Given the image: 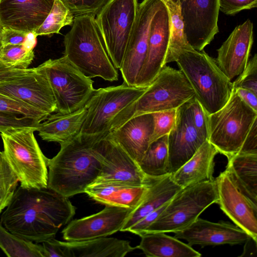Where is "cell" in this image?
Segmentation results:
<instances>
[{
    "label": "cell",
    "mask_w": 257,
    "mask_h": 257,
    "mask_svg": "<svg viewBox=\"0 0 257 257\" xmlns=\"http://www.w3.org/2000/svg\"><path fill=\"white\" fill-rule=\"evenodd\" d=\"M68 197L48 188L19 186L1 215L0 223L11 233L37 243L55 238L75 214Z\"/></svg>",
    "instance_id": "obj_1"
},
{
    "label": "cell",
    "mask_w": 257,
    "mask_h": 257,
    "mask_svg": "<svg viewBox=\"0 0 257 257\" xmlns=\"http://www.w3.org/2000/svg\"><path fill=\"white\" fill-rule=\"evenodd\" d=\"M105 137L79 134L60 144L57 155L48 160L47 188L68 198L84 193L100 175V141Z\"/></svg>",
    "instance_id": "obj_2"
},
{
    "label": "cell",
    "mask_w": 257,
    "mask_h": 257,
    "mask_svg": "<svg viewBox=\"0 0 257 257\" xmlns=\"http://www.w3.org/2000/svg\"><path fill=\"white\" fill-rule=\"evenodd\" d=\"M95 17H74L71 29L64 36V56L90 78L117 81L118 72L107 54Z\"/></svg>",
    "instance_id": "obj_3"
},
{
    "label": "cell",
    "mask_w": 257,
    "mask_h": 257,
    "mask_svg": "<svg viewBox=\"0 0 257 257\" xmlns=\"http://www.w3.org/2000/svg\"><path fill=\"white\" fill-rule=\"evenodd\" d=\"M172 62L177 63L208 115L218 110L227 102L233 89L232 82L216 60L204 51L193 48L180 50L172 57Z\"/></svg>",
    "instance_id": "obj_4"
},
{
    "label": "cell",
    "mask_w": 257,
    "mask_h": 257,
    "mask_svg": "<svg viewBox=\"0 0 257 257\" xmlns=\"http://www.w3.org/2000/svg\"><path fill=\"white\" fill-rule=\"evenodd\" d=\"M194 96L183 73L165 65L145 91L115 117L110 132L136 116L177 109Z\"/></svg>",
    "instance_id": "obj_5"
},
{
    "label": "cell",
    "mask_w": 257,
    "mask_h": 257,
    "mask_svg": "<svg viewBox=\"0 0 257 257\" xmlns=\"http://www.w3.org/2000/svg\"><path fill=\"white\" fill-rule=\"evenodd\" d=\"M36 128H17L1 133L2 152L23 188H47L48 158L35 138Z\"/></svg>",
    "instance_id": "obj_6"
},
{
    "label": "cell",
    "mask_w": 257,
    "mask_h": 257,
    "mask_svg": "<svg viewBox=\"0 0 257 257\" xmlns=\"http://www.w3.org/2000/svg\"><path fill=\"white\" fill-rule=\"evenodd\" d=\"M257 111L245 103L233 88L227 102L208 115V141L227 159L237 154L252 126Z\"/></svg>",
    "instance_id": "obj_7"
},
{
    "label": "cell",
    "mask_w": 257,
    "mask_h": 257,
    "mask_svg": "<svg viewBox=\"0 0 257 257\" xmlns=\"http://www.w3.org/2000/svg\"><path fill=\"white\" fill-rule=\"evenodd\" d=\"M218 200L215 178L182 188L141 236L148 233H174L183 230Z\"/></svg>",
    "instance_id": "obj_8"
},
{
    "label": "cell",
    "mask_w": 257,
    "mask_h": 257,
    "mask_svg": "<svg viewBox=\"0 0 257 257\" xmlns=\"http://www.w3.org/2000/svg\"><path fill=\"white\" fill-rule=\"evenodd\" d=\"M45 73L54 95L56 112L68 114L85 106L95 89L93 81L65 56L50 59L39 66Z\"/></svg>",
    "instance_id": "obj_9"
},
{
    "label": "cell",
    "mask_w": 257,
    "mask_h": 257,
    "mask_svg": "<svg viewBox=\"0 0 257 257\" xmlns=\"http://www.w3.org/2000/svg\"><path fill=\"white\" fill-rule=\"evenodd\" d=\"M138 0H108L95 17L114 67H121L139 10Z\"/></svg>",
    "instance_id": "obj_10"
},
{
    "label": "cell",
    "mask_w": 257,
    "mask_h": 257,
    "mask_svg": "<svg viewBox=\"0 0 257 257\" xmlns=\"http://www.w3.org/2000/svg\"><path fill=\"white\" fill-rule=\"evenodd\" d=\"M146 88L130 86L123 82L95 89L85 105L87 114L80 134L106 136L117 114L136 100Z\"/></svg>",
    "instance_id": "obj_11"
},
{
    "label": "cell",
    "mask_w": 257,
    "mask_h": 257,
    "mask_svg": "<svg viewBox=\"0 0 257 257\" xmlns=\"http://www.w3.org/2000/svg\"><path fill=\"white\" fill-rule=\"evenodd\" d=\"M190 45L202 51L219 31V0H178Z\"/></svg>",
    "instance_id": "obj_12"
},
{
    "label": "cell",
    "mask_w": 257,
    "mask_h": 257,
    "mask_svg": "<svg viewBox=\"0 0 257 257\" xmlns=\"http://www.w3.org/2000/svg\"><path fill=\"white\" fill-rule=\"evenodd\" d=\"M0 92L50 115L56 112V102L43 70L38 66L12 79L0 81Z\"/></svg>",
    "instance_id": "obj_13"
},
{
    "label": "cell",
    "mask_w": 257,
    "mask_h": 257,
    "mask_svg": "<svg viewBox=\"0 0 257 257\" xmlns=\"http://www.w3.org/2000/svg\"><path fill=\"white\" fill-rule=\"evenodd\" d=\"M161 3V0H143L139 4L137 20L119 69L123 82L128 86H136L147 53L151 22Z\"/></svg>",
    "instance_id": "obj_14"
},
{
    "label": "cell",
    "mask_w": 257,
    "mask_h": 257,
    "mask_svg": "<svg viewBox=\"0 0 257 257\" xmlns=\"http://www.w3.org/2000/svg\"><path fill=\"white\" fill-rule=\"evenodd\" d=\"M134 210L105 205L96 213L71 220L62 231L63 238L67 241H78L110 235L120 231Z\"/></svg>",
    "instance_id": "obj_15"
},
{
    "label": "cell",
    "mask_w": 257,
    "mask_h": 257,
    "mask_svg": "<svg viewBox=\"0 0 257 257\" xmlns=\"http://www.w3.org/2000/svg\"><path fill=\"white\" fill-rule=\"evenodd\" d=\"M218 200L223 212L256 243L257 204L244 194L224 171L215 178Z\"/></svg>",
    "instance_id": "obj_16"
},
{
    "label": "cell",
    "mask_w": 257,
    "mask_h": 257,
    "mask_svg": "<svg viewBox=\"0 0 257 257\" xmlns=\"http://www.w3.org/2000/svg\"><path fill=\"white\" fill-rule=\"evenodd\" d=\"M101 170L96 181L149 185L154 180L146 176L138 163L107 135L100 141Z\"/></svg>",
    "instance_id": "obj_17"
},
{
    "label": "cell",
    "mask_w": 257,
    "mask_h": 257,
    "mask_svg": "<svg viewBox=\"0 0 257 257\" xmlns=\"http://www.w3.org/2000/svg\"><path fill=\"white\" fill-rule=\"evenodd\" d=\"M188 101L177 109L175 124L168 135L167 172L170 174L175 173L207 141L194 125Z\"/></svg>",
    "instance_id": "obj_18"
},
{
    "label": "cell",
    "mask_w": 257,
    "mask_h": 257,
    "mask_svg": "<svg viewBox=\"0 0 257 257\" xmlns=\"http://www.w3.org/2000/svg\"><path fill=\"white\" fill-rule=\"evenodd\" d=\"M169 36V15L166 7L161 1L151 22L147 53L138 76L136 87H148L164 66Z\"/></svg>",
    "instance_id": "obj_19"
},
{
    "label": "cell",
    "mask_w": 257,
    "mask_h": 257,
    "mask_svg": "<svg viewBox=\"0 0 257 257\" xmlns=\"http://www.w3.org/2000/svg\"><path fill=\"white\" fill-rule=\"evenodd\" d=\"M174 237L188 244L201 246L246 243L251 239L244 230L228 222H213L199 217L186 228L174 232Z\"/></svg>",
    "instance_id": "obj_20"
},
{
    "label": "cell",
    "mask_w": 257,
    "mask_h": 257,
    "mask_svg": "<svg viewBox=\"0 0 257 257\" xmlns=\"http://www.w3.org/2000/svg\"><path fill=\"white\" fill-rule=\"evenodd\" d=\"M253 42V25L249 19L236 26L217 49L216 63L231 81L245 69Z\"/></svg>",
    "instance_id": "obj_21"
},
{
    "label": "cell",
    "mask_w": 257,
    "mask_h": 257,
    "mask_svg": "<svg viewBox=\"0 0 257 257\" xmlns=\"http://www.w3.org/2000/svg\"><path fill=\"white\" fill-rule=\"evenodd\" d=\"M54 0H0V23L4 29L34 33L50 13Z\"/></svg>",
    "instance_id": "obj_22"
},
{
    "label": "cell",
    "mask_w": 257,
    "mask_h": 257,
    "mask_svg": "<svg viewBox=\"0 0 257 257\" xmlns=\"http://www.w3.org/2000/svg\"><path fill=\"white\" fill-rule=\"evenodd\" d=\"M154 126L153 114L145 113L130 118L107 135L139 164L151 144Z\"/></svg>",
    "instance_id": "obj_23"
},
{
    "label": "cell",
    "mask_w": 257,
    "mask_h": 257,
    "mask_svg": "<svg viewBox=\"0 0 257 257\" xmlns=\"http://www.w3.org/2000/svg\"><path fill=\"white\" fill-rule=\"evenodd\" d=\"M149 185H136L116 181H96L84 193L105 205L135 209L145 196Z\"/></svg>",
    "instance_id": "obj_24"
},
{
    "label": "cell",
    "mask_w": 257,
    "mask_h": 257,
    "mask_svg": "<svg viewBox=\"0 0 257 257\" xmlns=\"http://www.w3.org/2000/svg\"><path fill=\"white\" fill-rule=\"evenodd\" d=\"M218 153L208 140L205 141L191 158L171 174L173 180L182 188L213 180L214 158Z\"/></svg>",
    "instance_id": "obj_25"
},
{
    "label": "cell",
    "mask_w": 257,
    "mask_h": 257,
    "mask_svg": "<svg viewBox=\"0 0 257 257\" xmlns=\"http://www.w3.org/2000/svg\"><path fill=\"white\" fill-rule=\"evenodd\" d=\"M59 242L66 257H123L136 249L127 240L106 236Z\"/></svg>",
    "instance_id": "obj_26"
},
{
    "label": "cell",
    "mask_w": 257,
    "mask_h": 257,
    "mask_svg": "<svg viewBox=\"0 0 257 257\" xmlns=\"http://www.w3.org/2000/svg\"><path fill=\"white\" fill-rule=\"evenodd\" d=\"M86 114L85 106L68 114H51L38 124L36 131L43 140L62 144L80 134Z\"/></svg>",
    "instance_id": "obj_27"
},
{
    "label": "cell",
    "mask_w": 257,
    "mask_h": 257,
    "mask_svg": "<svg viewBox=\"0 0 257 257\" xmlns=\"http://www.w3.org/2000/svg\"><path fill=\"white\" fill-rule=\"evenodd\" d=\"M181 189L173 180L171 174L154 180L149 185L143 200L132 212L120 231H127L136 222L169 201Z\"/></svg>",
    "instance_id": "obj_28"
},
{
    "label": "cell",
    "mask_w": 257,
    "mask_h": 257,
    "mask_svg": "<svg viewBox=\"0 0 257 257\" xmlns=\"http://www.w3.org/2000/svg\"><path fill=\"white\" fill-rule=\"evenodd\" d=\"M227 160L224 171L238 189L257 204V154L237 153Z\"/></svg>",
    "instance_id": "obj_29"
},
{
    "label": "cell",
    "mask_w": 257,
    "mask_h": 257,
    "mask_svg": "<svg viewBox=\"0 0 257 257\" xmlns=\"http://www.w3.org/2000/svg\"><path fill=\"white\" fill-rule=\"evenodd\" d=\"M136 248L148 257H200L201 254L191 246L163 232L146 233L140 236Z\"/></svg>",
    "instance_id": "obj_30"
},
{
    "label": "cell",
    "mask_w": 257,
    "mask_h": 257,
    "mask_svg": "<svg viewBox=\"0 0 257 257\" xmlns=\"http://www.w3.org/2000/svg\"><path fill=\"white\" fill-rule=\"evenodd\" d=\"M166 7L170 18V36L164 65L170 63L172 57L179 51L193 48L189 44L185 32V26L178 0H161Z\"/></svg>",
    "instance_id": "obj_31"
},
{
    "label": "cell",
    "mask_w": 257,
    "mask_h": 257,
    "mask_svg": "<svg viewBox=\"0 0 257 257\" xmlns=\"http://www.w3.org/2000/svg\"><path fill=\"white\" fill-rule=\"evenodd\" d=\"M168 163V135H165L150 144L139 165L148 177L159 179L169 174Z\"/></svg>",
    "instance_id": "obj_32"
},
{
    "label": "cell",
    "mask_w": 257,
    "mask_h": 257,
    "mask_svg": "<svg viewBox=\"0 0 257 257\" xmlns=\"http://www.w3.org/2000/svg\"><path fill=\"white\" fill-rule=\"evenodd\" d=\"M0 248L10 257H44L42 245L11 233L1 223Z\"/></svg>",
    "instance_id": "obj_33"
},
{
    "label": "cell",
    "mask_w": 257,
    "mask_h": 257,
    "mask_svg": "<svg viewBox=\"0 0 257 257\" xmlns=\"http://www.w3.org/2000/svg\"><path fill=\"white\" fill-rule=\"evenodd\" d=\"M74 18L72 12L60 0H54L50 13L34 34L37 37L59 34L63 27L72 25Z\"/></svg>",
    "instance_id": "obj_34"
},
{
    "label": "cell",
    "mask_w": 257,
    "mask_h": 257,
    "mask_svg": "<svg viewBox=\"0 0 257 257\" xmlns=\"http://www.w3.org/2000/svg\"><path fill=\"white\" fill-rule=\"evenodd\" d=\"M34 48L27 41L22 45L4 46L0 52V59L11 67L28 69L34 58Z\"/></svg>",
    "instance_id": "obj_35"
},
{
    "label": "cell",
    "mask_w": 257,
    "mask_h": 257,
    "mask_svg": "<svg viewBox=\"0 0 257 257\" xmlns=\"http://www.w3.org/2000/svg\"><path fill=\"white\" fill-rule=\"evenodd\" d=\"M19 180L3 152L0 153V214L7 207L16 191Z\"/></svg>",
    "instance_id": "obj_36"
},
{
    "label": "cell",
    "mask_w": 257,
    "mask_h": 257,
    "mask_svg": "<svg viewBox=\"0 0 257 257\" xmlns=\"http://www.w3.org/2000/svg\"><path fill=\"white\" fill-rule=\"evenodd\" d=\"M0 112L25 116L40 123L49 116L25 103L1 92Z\"/></svg>",
    "instance_id": "obj_37"
},
{
    "label": "cell",
    "mask_w": 257,
    "mask_h": 257,
    "mask_svg": "<svg viewBox=\"0 0 257 257\" xmlns=\"http://www.w3.org/2000/svg\"><path fill=\"white\" fill-rule=\"evenodd\" d=\"M154 126L151 144L160 138L168 135L173 127L176 118L177 109L152 113Z\"/></svg>",
    "instance_id": "obj_38"
},
{
    "label": "cell",
    "mask_w": 257,
    "mask_h": 257,
    "mask_svg": "<svg viewBox=\"0 0 257 257\" xmlns=\"http://www.w3.org/2000/svg\"><path fill=\"white\" fill-rule=\"evenodd\" d=\"M233 88H242L257 95V55L248 60L244 70L232 82Z\"/></svg>",
    "instance_id": "obj_39"
},
{
    "label": "cell",
    "mask_w": 257,
    "mask_h": 257,
    "mask_svg": "<svg viewBox=\"0 0 257 257\" xmlns=\"http://www.w3.org/2000/svg\"><path fill=\"white\" fill-rule=\"evenodd\" d=\"M188 108L192 122L198 131L208 140V114L194 96L188 100Z\"/></svg>",
    "instance_id": "obj_40"
},
{
    "label": "cell",
    "mask_w": 257,
    "mask_h": 257,
    "mask_svg": "<svg viewBox=\"0 0 257 257\" xmlns=\"http://www.w3.org/2000/svg\"><path fill=\"white\" fill-rule=\"evenodd\" d=\"M74 16L91 14L94 16L108 0H60Z\"/></svg>",
    "instance_id": "obj_41"
},
{
    "label": "cell",
    "mask_w": 257,
    "mask_h": 257,
    "mask_svg": "<svg viewBox=\"0 0 257 257\" xmlns=\"http://www.w3.org/2000/svg\"><path fill=\"white\" fill-rule=\"evenodd\" d=\"M38 121L25 116L0 112V133L22 127H37Z\"/></svg>",
    "instance_id": "obj_42"
},
{
    "label": "cell",
    "mask_w": 257,
    "mask_h": 257,
    "mask_svg": "<svg viewBox=\"0 0 257 257\" xmlns=\"http://www.w3.org/2000/svg\"><path fill=\"white\" fill-rule=\"evenodd\" d=\"M219 11L227 15H234L244 10L255 8L257 0H219Z\"/></svg>",
    "instance_id": "obj_43"
},
{
    "label": "cell",
    "mask_w": 257,
    "mask_h": 257,
    "mask_svg": "<svg viewBox=\"0 0 257 257\" xmlns=\"http://www.w3.org/2000/svg\"><path fill=\"white\" fill-rule=\"evenodd\" d=\"M168 202L169 201L136 222L128 229L127 231L140 236L145 230L158 217L165 209Z\"/></svg>",
    "instance_id": "obj_44"
},
{
    "label": "cell",
    "mask_w": 257,
    "mask_h": 257,
    "mask_svg": "<svg viewBox=\"0 0 257 257\" xmlns=\"http://www.w3.org/2000/svg\"><path fill=\"white\" fill-rule=\"evenodd\" d=\"M29 34L13 29L3 28L2 32L3 46L23 44Z\"/></svg>",
    "instance_id": "obj_45"
},
{
    "label": "cell",
    "mask_w": 257,
    "mask_h": 257,
    "mask_svg": "<svg viewBox=\"0 0 257 257\" xmlns=\"http://www.w3.org/2000/svg\"><path fill=\"white\" fill-rule=\"evenodd\" d=\"M42 243L44 257H66L59 240L53 238Z\"/></svg>",
    "instance_id": "obj_46"
},
{
    "label": "cell",
    "mask_w": 257,
    "mask_h": 257,
    "mask_svg": "<svg viewBox=\"0 0 257 257\" xmlns=\"http://www.w3.org/2000/svg\"><path fill=\"white\" fill-rule=\"evenodd\" d=\"M238 153L257 154V121L252 126Z\"/></svg>",
    "instance_id": "obj_47"
},
{
    "label": "cell",
    "mask_w": 257,
    "mask_h": 257,
    "mask_svg": "<svg viewBox=\"0 0 257 257\" xmlns=\"http://www.w3.org/2000/svg\"><path fill=\"white\" fill-rule=\"evenodd\" d=\"M31 68L23 69L11 67L0 59V81L12 79L23 75L30 71Z\"/></svg>",
    "instance_id": "obj_48"
},
{
    "label": "cell",
    "mask_w": 257,
    "mask_h": 257,
    "mask_svg": "<svg viewBox=\"0 0 257 257\" xmlns=\"http://www.w3.org/2000/svg\"><path fill=\"white\" fill-rule=\"evenodd\" d=\"M238 96L242 100L257 111V98L256 94L252 91L242 88H234Z\"/></svg>",
    "instance_id": "obj_49"
},
{
    "label": "cell",
    "mask_w": 257,
    "mask_h": 257,
    "mask_svg": "<svg viewBox=\"0 0 257 257\" xmlns=\"http://www.w3.org/2000/svg\"><path fill=\"white\" fill-rule=\"evenodd\" d=\"M3 30V27H2L1 23H0V52L3 47V44L2 42V32Z\"/></svg>",
    "instance_id": "obj_50"
},
{
    "label": "cell",
    "mask_w": 257,
    "mask_h": 257,
    "mask_svg": "<svg viewBox=\"0 0 257 257\" xmlns=\"http://www.w3.org/2000/svg\"><path fill=\"white\" fill-rule=\"evenodd\" d=\"M2 151H0V153H1Z\"/></svg>",
    "instance_id": "obj_51"
}]
</instances>
